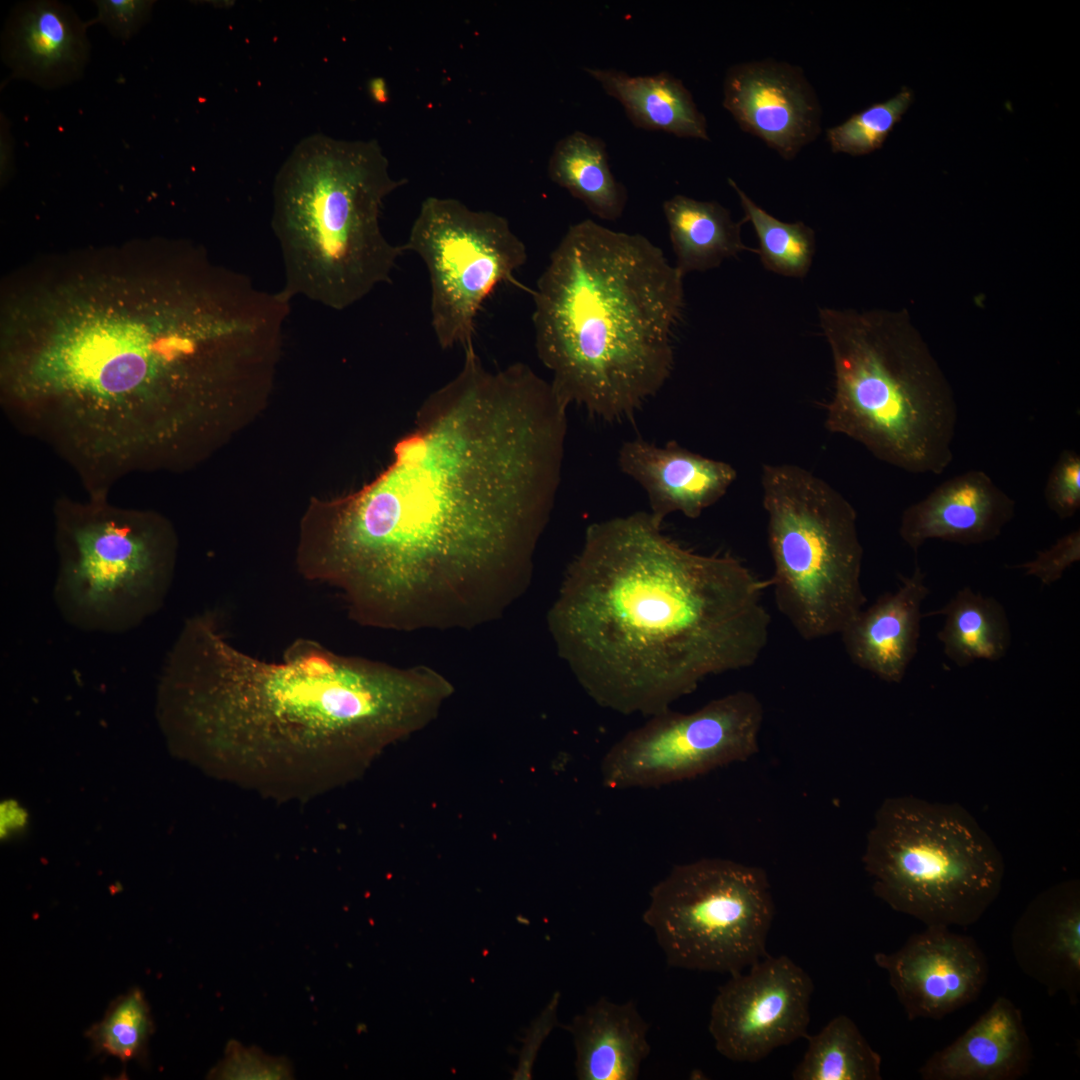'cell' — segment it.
Returning a JSON list of instances; mask_svg holds the SVG:
<instances>
[{
	"instance_id": "cell-1",
	"label": "cell",
	"mask_w": 1080,
	"mask_h": 1080,
	"mask_svg": "<svg viewBox=\"0 0 1080 1080\" xmlns=\"http://www.w3.org/2000/svg\"><path fill=\"white\" fill-rule=\"evenodd\" d=\"M288 313L187 240L41 262L2 292V406L108 494L176 465L203 418L250 396Z\"/></svg>"
},
{
	"instance_id": "cell-2",
	"label": "cell",
	"mask_w": 1080,
	"mask_h": 1080,
	"mask_svg": "<svg viewBox=\"0 0 1080 1080\" xmlns=\"http://www.w3.org/2000/svg\"><path fill=\"white\" fill-rule=\"evenodd\" d=\"M568 406L517 362L458 374L420 406L392 464L306 526L307 574L358 625L472 630L530 586L560 484Z\"/></svg>"
},
{
	"instance_id": "cell-3",
	"label": "cell",
	"mask_w": 1080,
	"mask_h": 1080,
	"mask_svg": "<svg viewBox=\"0 0 1080 1080\" xmlns=\"http://www.w3.org/2000/svg\"><path fill=\"white\" fill-rule=\"evenodd\" d=\"M454 686L424 665L397 666L298 638L280 661L243 652L218 615L189 617L160 679V721L211 774L278 801H304L362 777L390 746L439 715Z\"/></svg>"
},
{
	"instance_id": "cell-4",
	"label": "cell",
	"mask_w": 1080,
	"mask_h": 1080,
	"mask_svg": "<svg viewBox=\"0 0 1080 1080\" xmlns=\"http://www.w3.org/2000/svg\"><path fill=\"white\" fill-rule=\"evenodd\" d=\"M769 585L731 555L683 547L638 511L587 528L547 626L598 705L650 717L704 678L755 664L769 639Z\"/></svg>"
},
{
	"instance_id": "cell-5",
	"label": "cell",
	"mask_w": 1080,
	"mask_h": 1080,
	"mask_svg": "<svg viewBox=\"0 0 1080 1080\" xmlns=\"http://www.w3.org/2000/svg\"><path fill=\"white\" fill-rule=\"evenodd\" d=\"M682 274L641 234L571 225L533 292L535 348L567 405L631 418L670 377Z\"/></svg>"
},
{
	"instance_id": "cell-6",
	"label": "cell",
	"mask_w": 1080,
	"mask_h": 1080,
	"mask_svg": "<svg viewBox=\"0 0 1080 1080\" xmlns=\"http://www.w3.org/2000/svg\"><path fill=\"white\" fill-rule=\"evenodd\" d=\"M405 183L391 175L376 140L323 133L300 140L276 173L272 191L281 293L342 311L390 283L405 251L385 237L380 216L385 199Z\"/></svg>"
},
{
	"instance_id": "cell-7",
	"label": "cell",
	"mask_w": 1080,
	"mask_h": 1080,
	"mask_svg": "<svg viewBox=\"0 0 1080 1080\" xmlns=\"http://www.w3.org/2000/svg\"><path fill=\"white\" fill-rule=\"evenodd\" d=\"M819 321L835 377L826 428L906 472L942 474L958 413L932 365L865 317L825 307Z\"/></svg>"
},
{
	"instance_id": "cell-8",
	"label": "cell",
	"mask_w": 1080,
	"mask_h": 1080,
	"mask_svg": "<svg viewBox=\"0 0 1080 1080\" xmlns=\"http://www.w3.org/2000/svg\"><path fill=\"white\" fill-rule=\"evenodd\" d=\"M874 894L926 926H970L998 897L1004 859L958 803L914 796L878 807L862 857Z\"/></svg>"
},
{
	"instance_id": "cell-9",
	"label": "cell",
	"mask_w": 1080,
	"mask_h": 1080,
	"mask_svg": "<svg viewBox=\"0 0 1080 1080\" xmlns=\"http://www.w3.org/2000/svg\"><path fill=\"white\" fill-rule=\"evenodd\" d=\"M54 601L86 632L123 633L157 613L172 585L177 537L153 510L119 507L108 495L59 499Z\"/></svg>"
},
{
	"instance_id": "cell-10",
	"label": "cell",
	"mask_w": 1080,
	"mask_h": 1080,
	"mask_svg": "<svg viewBox=\"0 0 1080 1080\" xmlns=\"http://www.w3.org/2000/svg\"><path fill=\"white\" fill-rule=\"evenodd\" d=\"M761 485L777 609L804 640L840 634L867 601L854 507L798 465H763Z\"/></svg>"
},
{
	"instance_id": "cell-11",
	"label": "cell",
	"mask_w": 1080,
	"mask_h": 1080,
	"mask_svg": "<svg viewBox=\"0 0 1080 1080\" xmlns=\"http://www.w3.org/2000/svg\"><path fill=\"white\" fill-rule=\"evenodd\" d=\"M774 911L763 869L704 858L652 888L643 920L670 966L732 975L767 955Z\"/></svg>"
},
{
	"instance_id": "cell-12",
	"label": "cell",
	"mask_w": 1080,
	"mask_h": 1080,
	"mask_svg": "<svg viewBox=\"0 0 1080 1080\" xmlns=\"http://www.w3.org/2000/svg\"><path fill=\"white\" fill-rule=\"evenodd\" d=\"M402 247L426 265L431 326L442 349L473 344L483 303L498 285L514 281L528 257L505 217L434 196L422 202Z\"/></svg>"
},
{
	"instance_id": "cell-13",
	"label": "cell",
	"mask_w": 1080,
	"mask_h": 1080,
	"mask_svg": "<svg viewBox=\"0 0 1080 1080\" xmlns=\"http://www.w3.org/2000/svg\"><path fill=\"white\" fill-rule=\"evenodd\" d=\"M763 718L760 700L744 690L690 713L652 715L606 753L602 782L610 789L658 787L745 761L758 752Z\"/></svg>"
},
{
	"instance_id": "cell-14",
	"label": "cell",
	"mask_w": 1080,
	"mask_h": 1080,
	"mask_svg": "<svg viewBox=\"0 0 1080 1080\" xmlns=\"http://www.w3.org/2000/svg\"><path fill=\"white\" fill-rule=\"evenodd\" d=\"M711 1006L715 1048L735 1062H757L775 1049L808 1036L813 982L786 955H766L730 975Z\"/></svg>"
},
{
	"instance_id": "cell-15",
	"label": "cell",
	"mask_w": 1080,
	"mask_h": 1080,
	"mask_svg": "<svg viewBox=\"0 0 1080 1080\" xmlns=\"http://www.w3.org/2000/svg\"><path fill=\"white\" fill-rule=\"evenodd\" d=\"M909 1020L942 1019L975 1001L988 976L986 957L973 938L931 925L898 950L874 955Z\"/></svg>"
},
{
	"instance_id": "cell-16",
	"label": "cell",
	"mask_w": 1080,
	"mask_h": 1080,
	"mask_svg": "<svg viewBox=\"0 0 1080 1080\" xmlns=\"http://www.w3.org/2000/svg\"><path fill=\"white\" fill-rule=\"evenodd\" d=\"M723 107L740 128L785 160L821 133L822 109L800 67L773 59L731 66L723 81Z\"/></svg>"
},
{
	"instance_id": "cell-17",
	"label": "cell",
	"mask_w": 1080,
	"mask_h": 1080,
	"mask_svg": "<svg viewBox=\"0 0 1080 1080\" xmlns=\"http://www.w3.org/2000/svg\"><path fill=\"white\" fill-rule=\"evenodd\" d=\"M1013 957L1024 974L1050 996L1063 992L1072 1005L1080 996V884L1063 881L1040 892L1011 933Z\"/></svg>"
},
{
	"instance_id": "cell-18",
	"label": "cell",
	"mask_w": 1080,
	"mask_h": 1080,
	"mask_svg": "<svg viewBox=\"0 0 1080 1080\" xmlns=\"http://www.w3.org/2000/svg\"><path fill=\"white\" fill-rule=\"evenodd\" d=\"M618 465L644 489L649 513L661 525L676 512L698 518L726 494L737 476L730 464L692 452L674 440L663 446L641 438L625 441Z\"/></svg>"
},
{
	"instance_id": "cell-19",
	"label": "cell",
	"mask_w": 1080,
	"mask_h": 1080,
	"mask_svg": "<svg viewBox=\"0 0 1080 1080\" xmlns=\"http://www.w3.org/2000/svg\"><path fill=\"white\" fill-rule=\"evenodd\" d=\"M1015 501L982 470L945 480L902 513L899 535L914 552L928 540L962 545L995 540L1015 515Z\"/></svg>"
},
{
	"instance_id": "cell-20",
	"label": "cell",
	"mask_w": 1080,
	"mask_h": 1080,
	"mask_svg": "<svg viewBox=\"0 0 1080 1080\" xmlns=\"http://www.w3.org/2000/svg\"><path fill=\"white\" fill-rule=\"evenodd\" d=\"M90 45L86 26L69 6L28 1L12 11L2 36V57L13 76L46 89L83 76Z\"/></svg>"
},
{
	"instance_id": "cell-21",
	"label": "cell",
	"mask_w": 1080,
	"mask_h": 1080,
	"mask_svg": "<svg viewBox=\"0 0 1080 1080\" xmlns=\"http://www.w3.org/2000/svg\"><path fill=\"white\" fill-rule=\"evenodd\" d=\"M894 592L862 608L839 634L850 660L888 683H900L917 653L922 603L929 594L926 574L916 564L899 577Z\"/></svg>"
},
{
	"instance_id": "cell-22",
	"label": "cell",
	"mask_w": 1080,
	"mask_h": 1080,
	"mask_svg": "<svg viewBox=\"0 0 1080 1080\" xmlns=\"http://www.w3.org/2000/svg\"><path fill=\"white\" fill-rule=\"evenodd\" d=\"M1032 1059L1020 1009L998 997L954 1042L935 1052L919 1069L924 1080H1016Z\"/></svg>"
},
{
	"instance_id": "cell-23",
	"label": "cell",
	"mask_w": 1080,
	"mask_h": 1080,
	"mask_svg": "<svg viewBox=\"0 0 1080 1080\" xmlns=\"http://www.w3.org/2000/svg\"><path fill=\"white\" fill-rule=\"evenodd\" d=\"M579 1080H635L650 1053L648 1023L633 1001L599 998L567 1027Z\"/></svg>"
},
{
	"instance_id": "cell-24",
	"label": "cell",
	"mask_w": 1080,
	"mask_h": 1080,
	"mask_svg": "<svg viewBox=\"0 0 1080 1080\" xmlns=\"http://www.w3.org/2000/svg\"><path fill=\"white\" fill-rule=\"evenodd\" d=\"M584 71L622 105L634 126L681 138L710 140L704 114L674 75L661 71L633 76L616 69L587 67Z\"/></svg>"
},
{
	"instance_id": "cell-25",
	"label": "cell",
	"mask_w": 1080,
	"mask_h": 1080,
	"mask_svg": "<svg viewBox=\"0 0 1080 1080\" xmlns=\"http://www.w3.org/2000/svg\"><path fill=\"white\" fill-rule=\"evenodd\" d=\"M663 213L676 257L675 267L685 276L718 267L745 250L740 222L716 201H700L677 194L664 201Z\"/></svg>"
},
{
	"instance_id": "cell-26",
	"label": "cell",
	"mask_w": 1080,
	"mask_h": 1080,
	"mask_svg": "<svg viewBox=\"0 0 1080 1080\" xmlns=\"http://www.w3.org/2000/svg\"><path fill=\"white\" fill-rule=\"evenodd\" d=\"M552 182L580 200L596 217L618 220L626 207V187L613 175L605 142L582 131L560 139L548 161Z\"/></svg>"
},
{
	"instance_id": "cell-27",
	"label": "cell",
	"mask_w": 1080,
	"mask_h": 1080,
	"mask_svg": "<svg viewBox=\"0 0 1080 1080\" xmlns=\"http://www.w3.org/2000/svg\"><path fill=\"white\" fill-rule=\"evenodd\" d=\"M923 616H943L937 634L945 656L957 666L1003 658L1012 642L1010 623L1002 604L970 587L958 590L941 608Z\"/></svg>"
},
{
	"instance_id": "cell-28",
	"label": "cell",
	"mask_w": 1080,
	"mask_h": 1080,
	"mask_svg": "<svg viewBox=\"0 0 1080 1080\" xmlns=\"http://www.w3.org/2000/svg\"><path fill=\"white\" fill-rule=\"evenodd\" d=\"M794 1068V1080H881V1056L846 1015L830 1020L817 1034Z\"/></svg>"
},
{
	"instance_id": "cell-29",
	"label": "cell",
	"mask_w": 1080,
	"mask_h": 1080,
	"mask_svg": "<svg viewBox=\"0 0 1080 1080\" xmlns=\"http://www.w3.org/2000/svg\"><path fill=\"white\" fill-rule=\"evenodd\" d=\"M728 183L738 195L744 219L755 230L759 243L756 251L763 266L782 276L804 277L815 254L813 229L802 221L788 223L775 218L758 206L733 179L729 178Z\"/></svg>"
},
{
	"instance_id": "cell-30",
	"label": "cell",
	"mask_w": 1080,
	"mask_h": 1080,
	"mask_svg": "<svg viewBox=\"0 0 1080 1080\" xmlns=\"http://www.w3.org/2000/svg\"><path fill=\"white\" fill-rule=\"evenodd\" d=\"M153 1030L145 996L141 989L132 988L109 1005L102 1020L89 1028L86 1037L95 1053L116 1057L125 1066L129 1061H146Z\"/></svg>"
},
{
	"instance_id": "cell-31",
	"label": "cell",
	"mask_w": 1080,
	"mask_h": 1080,
	"mask_svg": "<svg viewBox=\"0 0 1080 1080\" xmlns=\"http://www.w3.org/2000/svg\"><path fill=\"white\" fill-rule=\"evenodd\" d=\"M913 101V90L903 86L886 101L874 103L827 129L832 152L863 156L880 149Z\"/></svg>"
},
{
	"instance_id": "cell-32",
	"label": "cell",
	"mask_w": 1080,
	"mask_h": 1080,
	"mask_svg": "<svg viewBox=\"0 0 1080 1080\" xmlns=\"http://www.w3.org/2000/svg\"><path fill=\"white\" fill-rule=\"evenodd\" d=\"M1049 509L1061 520L1073 517L1080 509V456L1063 450L1053 465L1045 487Z\"/></svg>"
},
{
	"instance_id": "cell-33",
	"label": "cell",
	"mask_w": 1080,
	"mask_h": 1080,
	"mask_svg": "<svg viewBox=\"0 0 1080 1080\" xmlns=\"http://www.w3.org/2000/svg\"><path fill=\"white\" fill-rule=\"evenodd\" d=\"M1080 561V529L1077 528L1060 537L1049 548L1036 552L1035 558L1023 562L1014 568L1024 570L1028 576L1036 577L1043 585L1058 581L1064 572Z\"/></svg>"
},
{
	"instance_id": "cell-34",
	"label": "cell",
	"mask_w": 1080,
	"mask_h": 1080,
	"mask_svg": "<svg viewBox=\"0 0 1080 1080\" xmlns=\"http://www.w3.org/2000/svg\"><path fill=\"white\" fill-rule=\"evenodd\" d=\"M95 3L97 21L115 38L128 40L150 20L155 1L100 0Z\"/></svg>"
},
{
	"instance_id": "cell-35",
	"label": "cell",
	"mask_w": 1080,
	"mask_h": 1080,
	"mask_svg": "<svg viewBox=\"0 0 1080 1080\" xmlns=\"http://www.w3.org/2000/svg\"><path fill=\"white\" fill-rule=\"evenodd\" d=\"M557 999L558 996L553 999V1001L547 1007L546 1011L542 1014L541 1018L538 1019V1021L535 1023V1026L533 1027L536 1037L531 1044H528L526 1046L524 1050V1057L522 1059L521 1068H519V1075L521 1076L529 1075L533 1058L535 1056V1051L540 1045L541 1040L553 1027V1023L555 1021V1009L557 1006Z\"/></svg>"
},
{
	"instance_id": "cell-36",
	"label": "cell",
	"mask_w": 1080,
	"mask_h": 1080,
	"mask_svg": "<svg viewBox=\"0 0 1080 1080\" xmlns=\"http://www.w3.org/2000/svg\"><path fill=\"white\" fill-rule=\"evenodd\" d=\"M0 164H1V179L7 180L10 175L13 166L14 147L13 139L10 133L9 125L6 118L1 116V137H0Z\"/></svg>"
},
{
	"instance_id": "cell-37",
	"label": "cell",
	"mask_w": 1080,
	"mask_h": 1080,
	"mask_svg": "<svg viewBox=\"0 0 1080 1080\" xmlns=\"http://www.w3.org/2000/svg\"><path fill=\"white\" fill-rule=\"evenodd\" d=\"M368 91L372 100L376 103H386L389 100L387 84L384 78L374 77L368 83Z\"/></svg>"
}]
</instances>
